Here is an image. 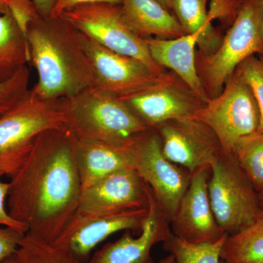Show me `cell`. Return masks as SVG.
<instances>
[{"label": "cell", "mask_w": 263, "mask_h": 263, "mask_svg": "<svg viewBox=\"0 0 263 263\" xmlns=\"http://www.w3.org/2000/svg\"><path fill=\"white\" fill-rule=\"evenodd\" d=\"M8 10L13 15L27 39L29 24L41 18L32 0H6Z\"/></svg>", "instance_id": "29"}, {"label": "cell", "mask_w": 263, "mask_h": 263, "mask_svg": "<svg viewBox=\"0 0 263 263\" xmlns=\"http://www.w3.org/2000/svg\"><path fill=\"white\" fill-rule=\"evenodd\" d=\"M166 158L191 174L212 163L223 151L214 132L193 117L167 121L155 128Z\"/></svg>", "instance_id": "13"}, {"label": "cell", "mask_w": 263, "mask_h": 263, "mask_svg": "<svg viewBox=\"0 0 263 263\" xmlns=\"http://www.w3.org/2000/svg\"><path fill=\"white\" fill-rule=\"evenodd\" d=\"M42 18L51 17L52 10L54 8L57 0H32Z\"/></svg>", "instance_id": "33"}, {"label": "cell", "mask_w": 263, "mask_h": 263, "mask_svg": "<svg viewBox=\"0 0 263 263\" xmlns=\"http://www.w3.org/2000/svg\"><path fill=\"white\" fill-rule=\"evenodd\" d=\"M66 122L65 99L42 100L29 89L14 108L0 118V172L13 176L39 135L65 127Z\"/></svg>", "instance_id": "5"}, {"label": "cell", "mask_w": 263, "mask_h": 263, "mask_svg": "<svg viewBox=\"0 0 263 263\" xmlns=\"http://www.w3.org/2000/svg\"><path fill=\"white\" fill-rule=\"evenodd\" d=\"M249 85L258 105L260 122L258 132H263V57L254 55L240 63L235 71Z\"/></svg>", "instance_id": "27"}, {"label": "cell", "mask_w": 263, "mask_h": 263, "mask_svg": "<svg viewBox=\"0 0 263 263\" xmlns=\"http://www.w3.org/2000/svg\"><path fill=\"white\" fill-rule=\"evenodd\" d=\"M3 263H19L16 253L10 256V257H7Z\"/></svg>", "instance_id": "36"}, {"label": "cell", "mask_w": 263, "mask_h": 263, "mask_svg": "<svg viewBox=\"0 0 263 263\" xmlns=\"http://www.w3.org/2000/svg\"><path fill=\"white\" fill-rule=\"evenodd\" d=\"M124 22L139 37L174 39L186 34L175 15L157 0H121Z\"/></svg>", "instance_id": "19"}, {"label": "cell", "mask_w": 263, "mask_h": 263, "mask_svg": "<svg viewBox=\"0 0 263 263\" xmlns=\"http://www.w3.org/2000/svg\"><path fill=\"white\" fill-rule=\"evenodd\" d=\"M193 118L206 124L221 148L232 153L236 142L258 131L260 114L249 85L234 72L216 98L209 99Z\"/></svg>", "instance_id": "7"}, {"label": "cell", "mask_w": 263, "mask_h": 263, "mask_svg": "<svg viewBox=\"0 0 263 263\" xmlns=\"http://www.w3.org/2000/svg\"><path fill=\"white\" fill-rule=\"evenodd\" d=\"M257 195H258L259 207L261 210L263 211V188L257 193Z\"/></svg>", "instance_id": "38"}, {"label": "cell", "mask_w": 263, "mask_h": 263, "mask_svg": "<svg viewBox=\"0 0 263 263\" xmlns=\"http://www.w3.org/2000/svg\"><path fill=\"white\" fill-rule=\"evenodd\" d=\"M221 263H263V211L253 223L228 235L221 248Z\"/></svg>", "instance_id": "22"}, {"label": "cell", "mask_w": 263, "mask_h": 263, "mask_svg": "<svg viewBox=\"0 0 263 263\" xmlns=\"http://www.w3.org/2000/svg\"><path fill=\"white\" fill-rule=\"evenodd\" d=\"M157 1L159 2L161 5H163L164 8L167 9L171 10L172 8L173 0H157Z\"/></svg>", "instance_id": "37"}, {"label": "cell", "mask_w": 263, "mask_h": 263, "mask_svg": "<svg viewBox=\"0 0 263 263\" xmlns=\"http://www.w3.org/2000/svg\"><path fill=\"white\" fill-rule=\"evenodd\" d=\"M210 176V164L194 171L170 222L171 232L188 243H215L227 235L218 224L211 205L208 189Z\"/></svg>", "instance_id": "14"}, {"label": "cell", "mask_w": 263, "mask_h": 263, "mask_svg": "<svg viewBox=\"0 0 263 263\" xmlns=\"http://www.w3.org/2000/svg\"><path fill=\"white\" fill-rule=\"evenodd\" d=\"M227 236L215 243L194 245L178 238L171 232L163 243V248L174 255L176 263H221V250Z\"/></svg>", "instance_id": "24"}, {"label": "cell", "mask_w": 263, "mask_h": 263, "mask_svg": "<svg viewBox=\"0 0 263 263\" xmlns=\"http://www.w3.org/2000/svg\"><path fill=\"white\" fill-rule=\"evenodd\" d=\"M208 189L216 221L228 235L250 226L262 211L253 185L230 152L223 150L211 164Z\"/></svg>", "instance_id": "6"}, {"label": "cell", "mask_w": 263, "mask_h": 263, "mask_svg": "<svg viewBox=\"0 0 263 263\" xmlns=\"http://www.w3.org/2000/svg\"><path fill=\"white\" fill-rule=\"evenodd\" d=\"M24 233L8 227L0 228V263L7 257L16 253Z\"/></svg>", "instance_id": "30"}, {"label": "cell", "mask_w": 263, "mask_h": 263, "mask_svg": "<svg viewBox=\"0 0 263 263\" xmlns=\"http://www.w3.org/2000/svg\"><path fill=\"white\" fill-rule=\"evenodd\" d=\"M134 169L149 186L155 200L171 222L180 200L187 190L191 173L166 158L160 136L155 129L138 137Z\"/></svg>", "instance_id": "9"}, {"label": "cell", "mask_w": 263, "mask_h": 263, "mask_svg": "<svg viewBox=\"0 0 263 263\" xmlns=\"http://www.w3.org/2000/svg\"><path fill=\"white\" fill-rule=\"evenodd\" d=\"M7 12H8V8L6 0H0V15L5 14Z\"/></svg>", "instance_id": "34"}, {"label": "cell", "mask_w": 263, "mask_h": 263, "mask_svg": "<svg viewBox=\"0 0 263 263\" xmlns=\"http://www.w3.org/2000/svg\"><path fill=\"white\" fill-rule=\"evenodd\" d=\"M108 3L113 4H121V0H57L51 17V18H60L67 10L86 3Z\"/></svg>", "instance_id": "32"}, {"label": "cell", "mask_w": 263, "mask_h": 263, "mask_svg": "<svg viewBox=\"0 0 263 263\" xmlns=\"http://www.w3.org/2000/svg\"><path fill=\"white\" fill-rule=\"evenodd\" d=\"M146 185L148 212L141 233L133 237L131 230H125L120 238L97 251L89 263H155L151 251L154 246L164 243L168 238L171 224L149 186Z\"/></svg>", "instance_id": "16"}, {"label": "cell", "mask_w": 263, "mask_h": 263, "mask_svg": "<svg viewBox=\"0 0 263 263\" xmlns=\"http://www.w3.org/2000/svg\"><path fill=\"white\" fill-rule=\"evenodd\" d=\"M263 57V6L260 0H245L234 23L214 53L196 51L197 73L208 98L218 96L240 63Z\"/></svg>", "instance_id": "4"}, {"label": "cell", "mask_w": 263, "mask_h": 263, "mask_svg": "<svg viewBox=\"0 0 263 263\" xmlns=\"http://www.w3.org/2000/svg\"><path fill=\"white\" fill-rule=\"evenodd\" d=\"M65 127L77 141L123 146L149 130L123 100L95 86L65 99Z\"/></svg>", "instance_id": "3"}, {"label": "cell", "mask_w": 263, "mask_h": 263, "mask_svg": "<svg viewBox=\"0 0 263 263\" xmlns=\"http://www.w3.org/2000/svg\"><path fill=\"white\" fill-rule=\"evenodd\" d=\"M148 207L146 183L133 167H125L83 190L77 212L97 215Z\"/></svg>", "instance_id": "15"}, {"label": "cell", "mask_w": 263, "mask_h": 263, "mask_svg": "<svg viewBox=\"0 0 263 263\" xmlns=\"http://www.w3.org/2000/svg\"><path fill=\"white\" fill-rule=\"evenodd\" d=\"M208 20L219 21L224 29H229L238 17L245 0H209Z\"/></svg>", "instance_id": "28"}, {"label": "cell", "mask_w": 263, "mask_h": 263, "mask_svg": "<svg viewBox=\"0 0 263 263\" xmlns=\"http://www.w3.org/2000/svg\"><path fill=\"white\" fill-rule=\"evenodd\" d=\"M261 3H262V6H263V0H260Z\"/></svg>", "instance_id": "39"}, {"label": "cell", "mask_w": 263, "mask_h": 263, "mask_svg": "<svg viewBox=\"0 0 263 263\" xmlns=\"http://www.w3.org/2000/svg\"><path fill=\"white\" fill-rule=\"evenodd\" d=\"M61 18L110 51L136 58L157 73L165 72L151 57L146 40L124 22L120 4L86 3L67 10Z\"/></svg>", "instance_id": "8"}, {"label": "cell", "mask_w": 263, "mask_h": 263, "mask_svg": "<svg viewBox=\"0 0 263 263\" xmlns=\"http://www.w3.org/2000/svg\"><path fill=\"white\" fill-rule=\"evenodd\" d=\"M232 154L258 193L263 188V132L240 138Z\"/></svg>", "instance_id": "23"}, {"label": "cell", "mask_w": 263, "mask_h": 263, "mask_svg": "<svg viewBox=\"0 0 263 263\" xmlns=\"http://www.w3.org/2000/svg\"><path fill=\"white\" fill-rule=\"evenodd\" d=\"M139 136L123 146L76 140V161L83 190L118 170L134 168L136 143Z\"/></svg>", "instance_id": "18"}, {"label": "cell", "mask_w": 263, "mask_h": 263, "mask_svg": "<svg viewBox=\"0 0 263 263\" xmlns=\"http://www.w3.org/2000/svg\"><path fill=\"white\" fill-rule=\"evenodd\" d=\"M4 176L0 172V226L8 227L21 232V233H27V229L22 223L14 220L10 216L8 210L5 209V200L8 198L9 193L10 183L3 182L2 177Z\"/></svg>", "instance_id": "31"}, {"label": "cell", "mask_w": 263, "mask_h": 263, "mask_svg": "<svg viewBox=\"0 0 263 263\" xmlns=\"http://www.w3.org/2000/svg\"><path fill=\"white\" fill-rule=\"evenodd\" d=\"M148 212V207L97 215L77 212L52 245L87 262L91 251L110 235L121 230L140 234Z\"/></svg>", "instance_id": "12"}, {"label": "cell", "mask_w": 263, "mask_h": 263, "mask_svg": "<svg viewBox=\"0 0 263 263\" xmlns=\"http://www.w3.org/2000/svg\"><path fill=\"white\" fill-rule=\"evenodd\" d=\"M120 99L151 129L193 117L205 104L172 71L156 84Z\"/></svg>", "instance_id": "10"}, {"label": "cell", "mask_w": 263, "mask_h": 263, "mask_svg": "<svg viewBox=\"0 0 263 263\" xmlns=\"http://www.w3.org/2000/svg\"><path fill=\"white\" fill-rule=\"evenodd\" d=\"M30 62L28 42L9 10L0 15V81Z\"/></svg>", "instance_id": "21"}, {"label": "cell", "mask_w": 263, "mask_h": 263, "mask_svg": "<svg viewBox=\"0 0 263 263\" xmlns=\"http://www.w3.org/2000/svg\"><path fill=\"white\" fill-rule=\"evenodd\" d=\"M200 33L186 34L174 39L146 38L151 57L160 67L179 76L204 103L209 100L197 73L195 48Z\"/></svg>", "instance_id": "17"}, {"label": "cell", "mask_w": 263, "mask_h": 263, "mask_svg": "<svg viewBox=\"0 0 263 263\" xmlns=\"http://www.w3.org/2000/svg\"><path fill=\"white\" fill-rule=\"evenodd\" d=\"M209 0H173L172 8L186 34L200 33L198 51L214 53L220 46L223 37L208 20Z\"/></svg>", "instance_id": "20"}, {"label": "cell", "mask_w": 263, "mask_h": 263, "mask_svg": "<svg viewBox=\"0 0 263 263\" xmlns=\"http://www.w3.org/2000/svg\"><path fill=\"white\" fill-rule=\"evenodd\" d=\"M27 39L29 63L38 76L32 89L40 98H71L94 86V70L80 32L65 19L41 17L29 24Z\"/></svg>", "instance_id": "2"}, {"label": "cell", "mask_w": 263, "mask_h": 263, "mask_svg": "<svg viewBox=\"0 0 263 263\" xmlns=\"http://www.w3.org/2000/svg\"><path fill=\"white\" fill-rule=\"evenodd\" d=\"M76 139L67 128L48 129L10 181L8 212L29 234L52 243L79 210L83 188Z\"/></svg>", "instance_id": "1"}, {"label": "cell", "mask_w": 263, "mask_h": 263, "mask_svg": "<svg viewBox=\"0 0 263 263\" xmlns=\"http://www.w3.org/2000/svg\"><path fill=\"white\" fill-rule=\"evenodd\" d=\"M16 255L19 263H87L29 234H25L21 240Z\"/></svg>", "instance_id": "25"}, {"label": "cell", "mask_w": 263, "mask_h": 263, "mask_svg": "<svg viewBox=\"0 0 263 263\" xmlns=\"http://www.w3.org/2000/svg\"><path fill=\"white\" fill-rule=\"evenodd\" d=\"M157 263H176L174 255L170 254L167 257H164V258L161 259Z\"/></svg>", "instance_id": "35"}, {"label": "cell", "mask_w": 263, "mask_h": 263, "mask_svg": "<svg viewBox=\"0 0 263 263\" xmlns=\"http://www.w3.org/2000/svg\"><path fill=\"white\" fill-rule=\"evenodd\" d=\"M30 72L27 65L10 79L0 81V118L14 108L29 90Z\"/></svg>", "instance_id": "26"}, {"label": "cell", "mask_w": 263, "mask_h": 263, "mask_svg": "<svg viewBox=\"0 0 263 263\" xmlns=\"http://www.w3.org/2000/svg\"><path fill=\"white\" fill-rule=\"evenodd\" d=\"M80 38L94 70L93 86L107 94L127 96L158 82L166 72L157 73L140 60L110 51L81 32Z\"/></svg>", "instance_id": "11"}]
</instances>
